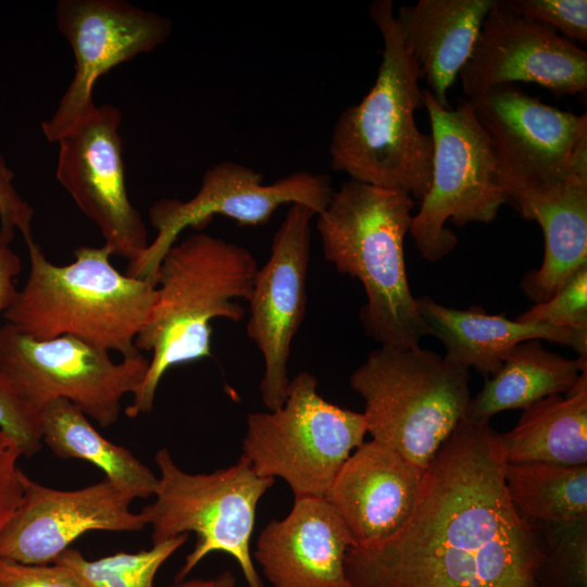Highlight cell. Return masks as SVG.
<instances>
[{
    "instance_id": "obj_1",
    "label": "cell",
    "mask_w": 587,
    "mask_h": 587,
    "mask_svg": "<svg viewBox=\"0 0 587 587\" xmlns=\"http://www.w3.org/2000/svg\"><path fill=\"white\" fill-rule=\"evenodd\" d=\"M500 434L464 417L429 465L395 535L350 547L349 587H537L544 544L512 504Z\"/></svg>"
},
{
    "instance_id": "obj_2",
    "label": "cell",
    "mask_w": 587,
    "mask_h": 587,
    "mask_svg": "<svg viewBox=\"0 0 587 587\" xmlns=\"http://www.w3.org/2000/svg\"><path fill=\"white\" fill-rule=\"evenodd\" d=\"M259 266L245 247L198 232L177 240L163 255L155 299L139 332L138 351H151L147 375L126 409L135 419L152 410L158 386L175 365L211 355V321L239 322Z\"/></svg>"
},
{
    "instance_id": "obj_3",
    "label": "cell",
    "mask_w": 587,
    "mask_h": 587,
    "mask_svg": "<svg viewBox=\"0 0 587 587\" xmlns=\"http://www.w3.org/2000/svg\"><path fill=\"white\" fill-rule=\"evenodd\" d=\"M414 207L408 192L349 179L317 214L324 255L362 284L366 303L360 321L380 346L414 348L428 335L404 262Z\"/></svg>"
},
{
    "instance_id": "obj_4",
    "label": "cell",
    "mask_w": 587,
    "mask_h": 587,
    "mask_svg": "<svg viewBox=\"0 0 587 587\" xmlns=\"http://www.w3.org/2000/svg\"><path fill=\"white\" fill-rule=\"evenodd\" d=\"M369 14L379 29L383 59L376 80L339 115L329 145L334 171L360 183L408 192L422 200L432 184L433 139L414 113L425 107L421 70L405 49L391 0H375Z\"/></svg>"
},
{
    "instance_id": "obj_5",
    "label": "cell",
    "mask_w": 587,
    "mask_h": 587,
    "mask_svg": "<svg viewBox=\"0 0 587 587\" xmlns=\"http://www.w3.org/2000/svg\"><path fill=\"white\" fill-rule=\"evenodd\" d=\"M29 271L4 311L7 323L37 340L72 336L123 358L140 353L136 338L155 299V285L120 273L111 251L82 246L75 261L50 262L33 238L26 239Z\"/></svg>"
},
{
    "instance_id": "obj_6",
    "label": "cell",
    "mask_w": 587,
    "mask_h": 587,
    "mask_svg": "<svg viewBox=\"0 0 587 587\" xmlns=\"http://www.w3.org/2000/svg\"><path fill=\"white\" fill-rule=\"evenodd\" d=\"M367 433L425 470L471 402L470 372L438 353L380 346L350 376Z\"/></svg>"
},
{
    "instance_id": "obj_7",
    "label": "cell",
    "mask_w": 587,
    "mask_h": 587,
    "mask_svg": "<svg viewBox=\"0 0 587 587\" xmlns=\"http://www.w3.org/2000/svg\"><path fill=\"white\" fill-rule=\"evenodd\" d=\"M154 461V500L141 510L152 528V544L188 533L197 538L175 582L184 580L210 553L224 552L236 560L248 587H264L250 542L257 507L275 479L258 475L243 457L209 474L183 471L166 448L158 450Z\"/></svg>"
},
{
    "instance_id": "obj_8",
    "label": "cell",
    "mask_w": 587,
    "mask_h": 587,
    "mask_svg": "<svg viewBox=\"0 0 587 587\" xmlns=\"http://www.w3.org/2000/svg\"><path fill=\"white\" fill-rule=\"evenodd\" d=\"M365 434L363 413L326 401L316 377L301 371L280 408L248 415L241 457L258 475L284 479L295 499L324 498Z\"/></svg>"
},
{
    "instance_id": "obj_9",
    "label": "cell",
    "mask_w": 587,
    "mask_h": 587,
    "mask_svg": "<svg viewBox=\"0 0 587 587\" xmlns=\"http://www.w3.org/2000/svg\"><path fill=\"white\" fill-rule=\"evenodd\" d=\"M433 139L432 184L413 215L410 234L423 259L434 262L450 253L457 236L446 227L491 223L507 197L491 142L466 100L455 109L441 107L423 89Z\"/></svg>"
},
{
    "instance_id": "obj_10",
    "label": "cell",
    "mask_w": 587,
    "mask_h": 587,
    "mask_svg": "<svg viewBox=\"0 0 587 587\" xmlns=\"http://www.w3.org/2000/svg\"><path fill=\"white\" fill-rule=\"evenodd\" d=\"M150 361L141 353L115 362L110 352L72 336L37 340L0 326V374L32 409L66 399L100 426L113 425L124 396L135 395Z\"/></svg>"
},
{
    "instance_id": "obj_11",
    "label": "cell",
    "mask_w": 587,
    "mask_h": 587,
    "mask_svg": "<svg viewBox=\"0 0 587 587\" xmlns=\"http://www.w3.org/2000/svg\"><path fill=\"white\" fill-rule=\"evenodd\" d=\"M253 168L232 161L209 167L199 190L187 201L162 198L149 209V221L157 236L143 254L127 265L126 275L155 285L159 264L166 251L187 227L205 226L214 215L234 220L241 226L267 223L284 204H302L316 215L328 204L334 192L326 174L298 171L270 185Z\"/></svg>"
},
{
    "instance_id": "obj_12",
    "label": "cell",
    "mask_w": 587,
    "mask_h": 587,
    "mask_svg": "<svg viewBox=\"0 0 587 587\" xmlns=\"http://www.w3.org/2000/svg\"><path fill=\"white\" fill-rule=\"evenodd\" d=\"M55 21L72 48L75 67L54 113L41 123L49 142H58L92 113L93 88L101 76L153 51L172 32L167 17L124 0H59Z\"/></svg>"
},
{
    "instance_id": "obj_13",
    "label": "cell",
    "mask_w": 587,
    "mask_h": 587,
    "mask_svg": "<svg viewBox=\"0 0 587 587\" xmlns=\"http://www.w3.org/2000/svg\"><path fill=\"white\" fill-rule=\"evenodd\" d=\"M505 184L562 180L587 167V115L560 110L513 84L469 98Z\"/></svg>"
},
{
    "instance_id": "obj_14",
    "label": "cell",
    "mask_w": 587,
    "mask_h": 587,
    "mask_svg": "<svg viewBox=\"0 0 587 587\" xmlns=\"http://www.w3.org/2000/svg\"><path fill=\"white\" fill-rule=\"evenodd\" d=\"M121 111L97 105L58 140L57 179L91 220L112 255L136 262L149 246L140 212L128 199L120 133Z\"/></svg>"
},
{
    "instance_id": "obj_15",
    "label": "cell",
    "mask_w": 587,
    "mask_h": 587,
    "mask_svg": "<svg viewBox=\"0 0 587 587\" xmlns=\"http://www.w3.org/2000/svg\"><path fill=\"white\" fill-rule=\"evenodd\" d=\"M314 215L302 204H290L274 235L268 260L257 271L248 300L246 329L263 357L260 392L270 411L280 408L287 397L290 347L307 310Z\"/></svg>"
},
{
    "instance_id": "obj_16",
    "label": "cell",
    "mask_w": 587,
    "mask_h": 587,
    "mask_svg": "<svg viewBox=\"0 0 587 587\" xmlns=\"http://www.w3.org/2000/svg\"><path fill=\"white\" fill-rule=\"evenodd\" d=\"M459 77L469 98L515 82L576 95L587 89V53L550 26L517 14L507 0H495Z\"/></svg>"
},
{
    "instance_id": "obj_17",
    "label": "cell",
    "mask_w": 587,
    "mask_h": 587,
    "mask_svg": "<svg viewBox=\"0 0 587 587\" xmlns=\"http://www.w3.org/2000/svg\"><path fill=\"white\" fill-rule=\"evenodd\" d=\"M22 501L0 534V559L22 564L53 563L87 532H139L135 498L107 478L76 490L43 486L24 474Z\"/></svg>"
},
{
    "instance_id": "obj_18",
    "label": "cell",
    "mask_w": 587,
    "mask_h": 587,
    "mask_svg": "<svg viewBox=\"0 0 587 587\" xmlns=\"http://www.w3.org/2000/svg\"><path fill=\"white\" fill-rule=\"evenodd\" d=\"M424 471L373 439L349 455L324 498L349 530L352 547L378 544L402 528L415 507Z\"/></svg>"
},
{
    "instance_id": "obj_19",
    "label": "cell",
    "mask_w": 587,
    "mask_h": 587,
    "mask_svg": "<svg viewBox=\"0 0 587 587\" xmlns=\"http://www.w3.org/2000/svg\"><path fill=\"white\" fill-rule=\"evenodd\" d=\"M353 545L325 498L304 497L263 527L253 559L273 587H349L345 559Z\"/></svg>"
},
{
    "instance_id": "obj_20",
    "label": "cell",
    "mask_w": 587,
    "mask_h": 587,
    "mask_svg": "<svg viewBox=\"0 0 587 587\" xmlns=\"http://www.w3.org/2000/svg\"><path fill=\"white\" fill-rule=\"evenodd\" d=\"M507 203L535 221L545 238L541 266L521 283L524 294L544 302L587 266V167L550 183L502 185Z\"/></svg>"
},
{
    "instance_id": "obj_21",
    "label": "cell",
    "mask_w": 587,
    "mask_h": 587,
    "mask_svg": "<svg viewBox=\"0 0 587 587\" xmlns=\"http://www.w3.org/2000/svg\"><path fill=\"white\" fill-rule=\"evenodd\" d=\"M427 334L439 339L446 359L484 376L496 374L511 350L526 340H550L587 357V334L540 323H521L482 307L449 308L428 296L416 298Z\"/></svg>"
},
{
    "instance_id": "obj_22",
    "label": "cell",
    "mask_w": 587,
    "mask_h": 587,
    "mask_svg": "<svg viewBox=\"0 0 587 587\" xmlns=\"http://www.w3.org/2000/svg\"><path fill=\"white\" fill-rule=\"evenodd\" d=\"M495 0H420L395 15L405 49L436 101L450 108L447 91L469 60Z\"/></svg>"
},
{
    "instance_id": "obj_23",
    "label": "cell",
    "mask_w": 587,
    "mask_h": 587,
    "mask_svg": "<svg viewBox=\"0 0 587 587\" xmlns=\"http://www.w3.org/2000/svg\"><path fill=\"white\" fill-rule=\"evenodd\" d=\"M500 440L507 463L587 464V371L565 396L551 395L523 410Z\"/></svg>"
},
{
    "instance_id": "obj_24",
    "label": "cell",
    "mask_w": 587,
    "mask_h": 587,
    "mask_svg": "<svg viewBox=\"0 0 587 587\" xmlns=\"http://www.w3.org/2000/svg\"><path fill=\"white\" fill-rule=\"evenodd\" d=\"M585 371L587 357L569 359L547 350L539 340L522 341L471 399L466 416L489 422L499 412L525 410L548 396L567 394Z\"/></svg>"
},
{
    "instance_id": "obj_25",
    "label": "cell",
    "mask_w": 587,
    "mask_h": 587,
    "mask_svg": "<svg viewBox=\"0 0 587 587\" xmlns=\"http://www.w3.org/2000/svg\"><path fill=\"white\" fill-rule=\"evenodd\" d=\"M39 415L42 444L53 454L93 464L135 499L154 496L158 476L128 449L105 439L72 402L55 399Z\"/></svg>"
},
{
    "instance_id": "obj_26",
    "label": "cell",
    "mask_w": 587,
    "mask_h": 587,
    "mask_svg": "<svg viewBox=\"0 0 587 587\" xmlns=\"http://www.w3.org/2000/svg\"><path fill=\"white\" fill-rule=\"evenodd\" d=\"M510 500L528 521L561 524L587 519V464L507 463Z\"/></svg>"
},
{
    "instance_id": "obj_27",
    "label": "cell",
    "mask_w": 587,
    "mask_h": 587,
    "mask_svg": "<svg viewBox=\"0 0 587 587\" xmlns=\"http://www.w3.org/2000/svg\"><path fill=\"white\" fill-rule=\"evenodd\" d=\"M187 538L188 534H182L149 550L117 552L97 560H88L71 547L53 563L68 567L87 587H153L160 567Z\"/></svg>"
},
{
    "instance_id": "obj_28",
    "label": "cell",
    "mask_w": 587,
    "mask_h": 587,
    "mask_svg": "<svg viewBox=\"0 0 587 587\" xmlns=\"http://www.w3.org/2000/svg\"><path fill=\"white\" fill-rule=\"evenodd\" d=\"M536 524L544 544L537 587H587V519Z\"/></svg>"
},
{
    "instance_id": "obj_29",
    "label": "cell",
    "mask_w": 587,
    "mask_h": 587,
    "mask_svg": "<svg viewBox=\"0 0 587 587\" xmlns=\"http://www.w3.org/2000/svg\"><path fill=\"white\" fill-rule=\"evenodd\" d=\"M515 320L587 334V266L576 272L551 298L535 303Z\"/></svg>"
},
{
    "instance_id": "obj_30",
    "label": "cell",
    "mask_w": 587,
    "mask_h": 587,
    "mask_svg": "<svg viewBox=\"0 0 587 587\" xmlns=\"http://www.w3.org/2000/svg\"><path fill=\"white\" fill-rule=\"evenodd\" d=\"M520 15L560 30L575 42L587 41L586 0H507Z\"/></svg>"
},
{
    "instance_id": "obj_31",
    "label": "cell",
    "mask_w": 587,
    "mask_h": 587,
    "mask_svg": "<svg viewBox=\"0 0 587 587\" xmlns=\"http://www.w3.org/2000/svg\"><path fill=\"white\" fill-rule=\"evenodd\" d=\"M0 430L17 444L23 455H34L42 447L39 413L14 392L1 374Z\"/></svg>"
},
{
    "instance_id": "obj_32",
    "label": "cell",
    "mask_w": 587,
    "mask_h": 587,
    "mask_svg": "<svg viewBox=\"0 0 587 587\" xmlns=\"http://www.w3.org/2000/svg\"><path fill=\"white\" fill-rule=\"evenodd\" d=\"M14 177L0 152V240L9 245L16 230L22 233L24 240L33 238L34 209L16 190Z\"/></svg>"
},
{
    "instance_id": "obj_33",
    "label": "cell",
    "mask_w": 587,
    "mask_h": 587,
    "mask_svg": "<svg viewBox=\"0 0 587 587\" xmlns=\"http://www.w3.org/2000/svg\"><path fill=\"white\" fill-rule=\"evenodd\" d=\"M0 587H87L68 567L0 559Z\"/></svg>"
},
{
    "instance_id": "obj_34",
    "label": "cell",
    "mask_w": 587,
    "mask_h": 587,
    "mask_svg": "<svg viewBox=\"0 0 587 587\" xmlns=\"http://www.w3.org/2000/svg\"><path fill=\"white\" fill-rule=\"evenodd\" d=\"M21 455L17 444L0 430V534L23 498L24 473L17 465Z\"/></svg>"
},
{
    "instance_id": "obj_35",
    "label": "cell",
    "mask_w": 587,
    "mask_h": 587,
    "mask_svg": "<svg viewBox=\"0 0 587 587\" xmlns=\"http://www.w3.org/2000/svg\"><path fill=\"white\" fill-rule=\"evenodd\" d=\"M22 267L18 254L0 240V314L12 303L16 292V279Z\"/></svg>"
},
{
    "instance_id": "obj_36",
    "label": "cell",
    "mask_w": 587,
    "mask_h": 587,
    "mask_svg": "<svg viewBox=\"0 0 587 587\" xmlns=\"http://www.w3.org/2000/svg\"><path fill=\"white\" fill-rule=\"evenodd\" d=\"M168 587H237L235 575L230 571H224L216 577L202 579L192 578L189 580L175 582Z\"/></svg>"
}]
</instances>
